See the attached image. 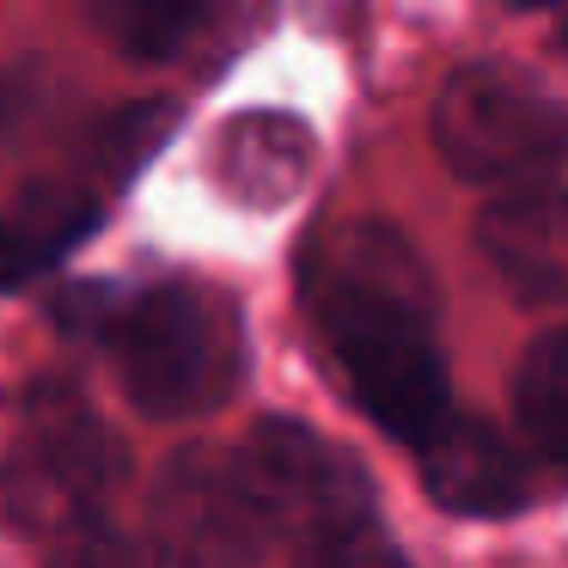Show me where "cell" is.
I'll return each mask as SVG.
<instances>
[{"mask_svg":"<svg viewBox=\"0 0 568 568\" xmlns=\"http://www.w3.org/2000/svg\"><path fill=\"white\" fill-rule=\"evenodd\" d=\"M306 312L355 404L392 440L416 446L453 416V385L434 343V275L385 221H343L306 245Z\"/></svg>","mask_w":568,"mask_h":568,"instance_id":"6da1fadb","label":"cell"},{"mask_svg":"<svg viewBox=\"0 0 568 568\" xmlns=\"http://www.w3.org/2000/svg\"><path fill=\"white\" fill-rule=\"evenodd\" d=\"M434 148L465 184H531L568 160V104L514 62H470L434 99Z\"/></svg>","mask_w":568,"mask_h":568,"instance_id":"277c9868","label":"cell"},{"mask_svg":"<svg viewBox=\"0 0 568 568\" xmlns=\"http://www.w3.org/2000/svg\"><path fill=\"white\" fill-rule=\"evenodd\" d=\"M43 568H148V556H141L123 531L87 519V526H68L62 531V544L50 550V562H43Z\"/></svg>","mask_w":568,"mask_h":568,"instance_id":"9a60e30c","label":"cell"},{"mask_svg":"<svg viewBox=\"0 0 568 568\" xmlns=\"http://www.w3.org/2000/svg\"><path fill=\"white\" fill-rule=\"evenodd\" d=\"M99 221H104V209L87 184H68V178L26 184L0 209V287L38 282L74 245H87L99 233Z\"/></svg>","mask_w":568,"mask_h":568,"instance_id":"30bf717a","label":"cell"},{"mask_svg":"<svg viewBox=\"0 0 568 568\" xmlns=\"http://www.w3.org/2000/svg\"><path fill=\"white\" fill-rule=\"evenodd\" d=\"M514 416L526 446L568 477V331H544L519 355L514 373Z\"/></svg>","mask_w":568,"mask_h":568,"instance_id":"8fae6325","label":"cell"},{"mask_svg":"<svg viewBox=\"0 0 568 568\" xmlns=\"http://www.w3.org/2000/svg\"><path fill=\"white\" fill-rule=\"evenodd\" d=\"M416 458H422V483L446 514L495 519L526 501V458L489 422H470L453 409L428 440H416Z\"/></svg>","mask_w":568,"mask_h":568,"instance_id":"9c48e42d","label":"cell"},{"mask_svg":"<svg viewBox=\"0 0 568 568\" xmlns=\"http://www.w3.org/2000/svg\"><path fill=\"white\" fill-rule=\"evenodd\" d=\"M123 440L104 428V416L62 379H38L19 397V422L7 458H0V495L26 531L62 538L68 526H87L99 501L123 483Z\"/></svg>","mask_w":568,"mask_h":568,"instance_id":"3957f363","label":"cell"},{"mask_svg":"<svg viewBox=\"0 0 568 568\" xmlns=\"http://www.w3.org/2000/svg\"><path fill=\"white\" fill-rule=\"evenodd\" d=\"M87 19L129 62H165L209 19V0H87Z\"/></svg>","mask_w":568,"mask_h":568,"instance_id":"7c38bea8","label":"cell"},{"mask_svg":"<svg viewBox=\"0 0 568 568\" xmlns=\"http://www.w3.org/2000/svg\"><path fill=\"white\" fill-rule=\"evenodd\" d=\"M123 397L153 422L209 416L245 379V324L233 300L196 282L148 287L104 324Z\"/></svg>","mask_w":568,"mask_h":568,"instance_id":"7a4b0ae2","label":"cell"},{"mask_svg":"<svg viewBox=\"0 0 568 568\" xmlns=\"http://www.w3.org/2000/svg\"><path fill=\"white\" fill-rule=\"evenodd\" d=\"M507 7H556V0H507Z\"/></svg>","mask_w":568,"mask_h":568,"instance_id":"2e32d148","label":"cell"},{"mask_svg":"<svg viewBox=\"0 0 568 568\" xmlns=\"http://www.w3.org/2000/svg\"><path fill=\"white\" fill-rule=\"evenodd\" d=\"M294 568H409L404 550L392 544V531L373 514L336 519V526H318L300 538V562Z\"/></svg>","mask_w":568,"mask_h":568,"instance_id":"5bb4252c","label":"cell"},{"mask_svg":"<svg viewBox=\"0 0 568 568\" xmlns=\"http://www.w3.org/2000/svg\"><path fill=\"white\" fill-rule=\"evenodd\" d=\"M178 129V104L172 99H141V104H123L116 116L99 123V141H92V160H99L104 178H135L141 165L153 160L165 135Z\"/></svg>","mask_w":568,"mask_h":568,"instance_id":"4fadbf2b","label":"cell"},{"mask_svg":"<svg viewBox=\"0 0 568 568\" xmlns=\"http://www.w3.org/2000/svg\"><path fill=\"white\" fill-rule=\"evenodd\" d=\"M312 165H318V135L294 111L226 116L221 135H214V153H209V172L221 184V196L251 214L287 209L312 184Z\"/></svg>","mask_w":568,"mask_h":568,"instance_id":"ba28073f","label":"cell"},{"mask_svg":"<svg viewBox=\"0 0 568 568\" xmlns=\"http://www.w3.org/2000/svg\"><path fill=\"white\" fill-rule=\"evenodd\" d=\"M562 50H568V26H562Z\"/></svg>","mask_w":568,"mask_h":568,"instance_id":"e0dca14e","label":"cell"},{"mask_svg":"<svg viewBox=\"0 0 568 568\" xmlns=\"http://www.w3.org/2000/svg\"><path fill=\"white\" fill-rule=\"evenodd\" d=\"M148 531L165 568H251L275 538L239 458L214 446H190L160 470Z\"/></svg>","mask_w":568,"mask_h":568,"instance_id":"5b68a950","label":"cell"},{"mask_svg":"<svg viewBox=\"0 0 568 568\" xmlns=\"http://www.w3.org/2000/svg\"><path fill=\"white\" fill-rule=\"evenodd\" d=\"M477 245L526 306H568V190L507 184L477 214Z\"/></svg>","mask_w":568,"mask_h":568,"instance_id":"52a82bcc","label":"cell"},{"mask_svg":"<svg viewBox=\"0 0 568 568\" xmlns=\"http://www.w3.org/2000/svg\"><path fill=\"white\" fill-rule=\"evenodd\" d=\"M239 470H245L251 495L263 501L275 538L282 531H318L336 519L373 514V483L343 446H331L324 434L300 428V422H257L251 440L239 446Z\"/></svg>","mask_w":568,"mask_h":568,"instance_id":"8992f818","label":"cell"}]
</instances>
